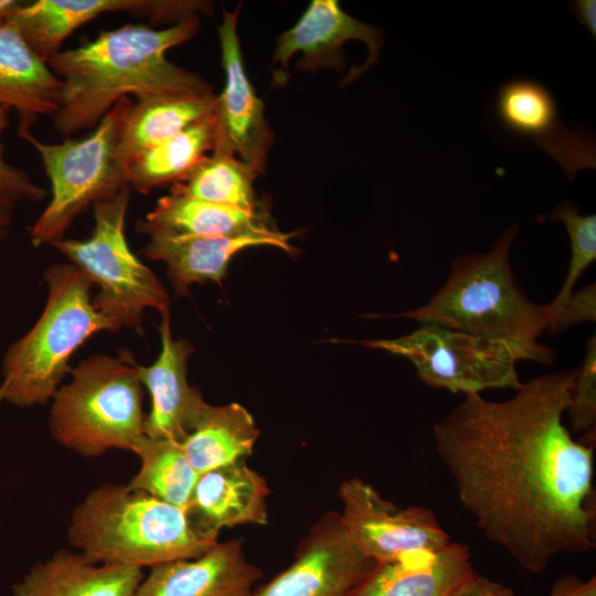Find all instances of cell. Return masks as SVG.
Here are the masks:
<instances>
[{
  "label": "cell",
  "instance_id": "cell-1",
  "mask_svg": "<svg viewBox=\"0 0 596 596\" xmlns=\"http://www.w3.org/2000/svg\"><path fill=\"white\" fill-rule=\"evenodd\" d=\"M576 373L535 376L504 401L465 395L433 427L477 528L533 574L596 544L594 448L563 423Z\"/></svg>",
  "mask_w": 596,
  "mask_h": 596
},
{
  "label": "cell",
  "instance_id": "cell-2",
  "mask_svg": "<svg viewBox=\"0 0 596 596\" xmlns=\"http://www.w3.org/2000/svg\"><path fill=\"white\" fill-rule=\"evenodd\" d=\"M198 14L164 29L125 24L85 44L60 51L46 62L62 81L54 127L63 136L95 128L121 98L166 95L213 96L198 73L171 63L166 53L196 35Z\"/></svg>",
  "mask_w": 596,
  "mask_h": 596
},
{
  "label": "cell",
  "instance_id": "cell-3",
  "mask_svg": "<svg viewBox=\"0 0 596 596\" xmlns=\"http://www.w3.org/2000/svg\"><path fill=\"white\" fill-rule=\"evenodd\" d=\"M517 234L518 226L511 225L490 252L454 259L446 281L429 301L398 317L505 342L525 361L553 363L555 352L539 342L550 329L552 311L524 294L509 262Z\"/></svg>",
  "mask_w": 596,
  "mask_h": 596
},
{
  "label": "cell",
  "instance_id": "cell-4",
  "mask_svg": "<svg viewBox=\"0 0 596 596\" xmlns=\"http://www.w3.org/2000/svg\"><path fill=\"white\" fill-rule=\"evenodd\" d=\"M78 553L98 564L153 567L193 558L213 546L184 509L128 485L105 483L73 511L67 531Z\"/></svg>",
  "mask_w": 596,
  "mask_h": 596
},
{
  "label": "cell",
  "instance_id": "cell-5",
  "mask_svg": "<svg viewBox=\"0 0 596 596\" xmlns=\"http://www.w3.org/2000/svg\"><path fill=\"white\" fill-rule=\"evenodd\" d=\"M44 278L47 298L41 316L3 358V401L19 407L52 401L75 351L98 332L120 330L95 308L93 284L75 265L53 264Z\"/></svg>",
  "mask_w": 596,
  "mask_h": 596
},
{
  "label": "cell",
  "instance_id": "cell-6",
  "mask_svg": "<svg viewBox=\"0 0 596 596\" xmlns=\"http://www.w3.org/2000/svg\"><path fill=\"white\" fill-rule=\"evenodd\" d=\"M127 350L95 354L71 370L52 398L49 428L64 448L84 457L131 451L145 436L143 389Z\"/></svg>",
  "mask_w": 596,
  "mask_h": 596
},
{
  "label": "cell",
  "instance_id": "cell-7",
  "mask_svg": "<svg viewBox=\"0 0 596 596\" xmlns=\"http://www.w3.org/2000/svg\"><path fill=\"white\" fill-rule=\"evenodd\" d=\"M132 100L121 97L85 137L58 143L39 140L30 128L19 136L39 153L51 183V200L29 228L33 246L52 245L89 205L128 185L117 146Z\"/></svg>",
  "mask_w": 596,
  "mask_h": 596
},
{
  "label": "cell",
  "instance_id": "cell-8",
  "mask_svg": "<svg viewBox=\"0 0 596 596\" xmlns=\"http://www.w3.org/2000/svg\"><path fill=\"white\" fill-rule=\"evenodd\" d=\"M130 187L97 200L94 228L87 240L62 238L52 244L98 287L93 305L119 329L142 333L148 308L169 310L170 297L155 273L131 252L125 235Z\"/></svg>",
  "mask_w": 596,
  "mask_h": 596
},
{
  "label": "cell",
  "instance_id": "cell-9",
  "mask_svg": "<svg viewBox=\"0 0 596 596\" xmlns=\"http://www.w3.org/2000/svg\"><path fill=\"white\" fill-rule=\"evenodd\" d=\"M364 345L406 358L423 383L454 394H480L490 389L518 390L517 363L523 355L512 345L422 323L395 339L365 340Z\"/></svg>",
  "mask_w": 596,
  "mask_h": 596
},
{
  "label": "cell",
  "instance_id": "cell-10",
  "mask_svg": "<svg viewBox=\"0 0 596 596\" xmlns=\"http://www.w3.org/2000/svg\"><path fill=\"white\" fill-rule=\"evenodd\" d=\"M339 497L344 530L358 549L376 563L413 552L437 551L453 542L433 510L398 507L361 478L344 480Z\"/></svg>",
  "mask_w": 596,
  "mask_h": 596
},
{
  "label": "cell",
  "instance_id": "cell-11",
  "mask_svg": "<svg viewBox=\"0 0 596 596\" xmlns=\"http://www.w3.org/2000/svg\"><path fill=\"white\" fill-rule=\"evenodd\" d=\"M375 565L331 511L311 526L295 561L248 596H349Z\"/></svg>",
  "mask_w": 596,
  "mask_h": 596
},
{
  "label": "cell",
  "instance_id": "cell-12",
  "mask_svg": "<svg viewBox=\"0 0 596 596\" xmlns=\"http://www.w3.org/2000/svg\"><path fill=\"white\" fill-rule=\"evenodd\" d=\"M240 9L241 4L232 12L224 11L217 26L225 85L216 95L213 151L234 156L259 175L265 172L274 134L265 117L264 103L245 71L237 34Z\"/></svg>",
  "mask_w": 596,
  "mask_h": 596
},
{
  "label": "cell",
  "instance_id": "cell-13",
  "mask_svg": "<svg viewBox=\"0 0 596 596\" xmlns=\"http://www.w3.org/2000/svg\"><path fill=\"white\" fill-rule=\"evenodd\" d=\"M351 40L364 42L369 56L360 67L349 72L344 84L355 79L379 60L382 32L375 25L349 15L337 0H312L296 24L276 40L273 85L280 87L287 83L288 63L298 52L302 54L297 63L299 70H341L345 65L342 47Z\"/></svg>",
  "mask_w": 596,
  "mask_h": 596
},
{
  "label": "cell",
  "instance_id": "cell-14",
  "mask_svg": "<svg viewBox=\"0 0 596 596\" xmlns=\"http://www.w3.org/2000/svg\"><path fill=\"white\" fill-rule=\"evenodd\" d=\"M202 10L200 1L177 0H38L22 4L10 23L44 62L60 52L64 40L105 12H128L155 22L178 23Z\"/></svg>",
  "mask_w": 596,
  "mask_h": 596
},
{
  "label": "cell",
  "instance_id": "cell-15",
  "mask_svg": "<svg viewBox=\"0 0 596 596\" xmlns=\"http://www.w3.org/2000/svg\"><path fill=\"white\" fill-rule=\"evenodd\" d=\"M161 350L149 366L138 364V374L150 395V411L146 414L145 436L181 444L195 427L207 403L187 379L191 343L174 339L169 310L161 312L159 324Z\"/></svg>",
  "mask_w": 596,
  "mask_h": 596
},
{
  "label": "cell",
  "instance_id": "cell-16",
  "mask_svg": "<svg viewBox=\"0 0 596 596\" xmlns=\"http://www.w3.org/2000/svg\"><path fill=\"white\" fill-rule=\"evenodd\" d=\"M262 578L242 540L217 542L193 558L150 568L132 596H248Z\"/></svg>",
  "mask_w": 596,
  "mask_h": 596
},
{
  "label": "cell",
  "instance_id": "cell-17",
  "mask_svg": "<svg viewBox=\"0 0 596 596\" xmlns=\"http://www.w3.org/2000/svg\"><path fill=\"white\" fill-rule=\"evenodd\" d=\"M268 494L265 478L243 459L199 475L184 511L199 533L219 541L224 528L265 525Z\"/></svg>",
  "mask_w": 596,
  "mask_h": 596
},
{
  "label": "cell",
  "instance_id": "cell-18",
  "mask_svg": "<svg viewBox=\"0 0 596 596\" xmlns=\"http://www.w3.org/2000/svg\"><path fill=\"white\" fill-rule=\"evenodd\" d=\"M473 573L469 546L453 541L376 563L349 596H450Z\"/></svg>",
  "mask_w": 596,
  "mask_h": 596
},
{
  "label": "cell",
  "instance_id": "cell-19",
  "mask_svg": "<svg viewBox=\"0 0 596 596\" xmlns=\"http://www.w3.org/2000/svg\"><path fill=\"white\" fill-rule=\"evenodd\" d=\"M291 233L238 236H160L149 237L142 254L167 265L168 277L179 295L192 284L207 280L220 283L230 262L238 252L256 246H273L295 254Z\"/></svg>",
  "mask_w": 596,
  "mask_h": 596
},
{
  "label": "cell",
  "instance_id": "cell-20",
  "mask_svg": "<svg viewBox=\"0 0 596 596\" xmlns=\"http://www.w3.org/2000/svg\"><path fill=\"white\" fill-rule=\"evenodd\" d=\"M143 576L138 567L98 564L60 550L35 564L12 589L14 596H132Z\"/></svg>",
  "mask_w": 596,
  "mask_h": 596
},
{
  "label": "cell",
  "instance_id": "cell-21",
  "mask_svg": "<svg viewBox=\"0 0 596 596\" xmlns=\"http://www.w3.org/2000/svg\"><path fill=\"white\" fill-rule=\"evenodd\" d=\"M137 231L150 236L275 235L265 209L247 211L170 193L160 198Z\"/></svg>",
  "mask_w": 596,
  "mask_h": 596
},
{
  "label": "cell",
  "instance_id": "cell-22",
  "mask_svg": "<svg viewBox=\"0 0 596 596\" xmlns=\"http://www.w3.org/2000/svg\"><path fill=\"white\" fill-rule=\"evenodd\" d=\"M62 81L10 23H0V103L17 110L19 127L30 128L60 106Z\"/></svg>",
  "mask_w": 596,
  "mask_h": 596
},
{
  "label": "cell",
  "instance_id": "cell-23",
  "mask_svg": "<svg viewBox=\"0 0 596 596\" xmlns=\"http://www.w3.org/2000/svg\"><path fill=\"white\" fill-rule=\"evenodd\" d=\"M216 95H166L132 102L117 146V158L127 164L142 151L180 134L214 114Z\"/></svg>",
  "mask_w": 596,
  "mask_h": 596
},
{
  "label": "cell",
  "instance_id": "cell-24",
  "mask_svg": "<svg viewBox=\"0 0 596 596\" xmlns=\"http://www.w3.org/2000/svg\"><path fill=\"white\" fill-rule=\"evenodd\" d=\"M259 436L252 414L238 403L207 404L195 427L181 443L184 455L201 475L247 459Z\"/></svg>",
  "mask_w": 596,
  "mask_h": 596
},
{
  "label": "cell",
  "instance_id": "cell-25",
  "mask_svg": "<svg viewBox=\"0 0 596 596\" xmlns=\"http://www.w3.org/2000/svg\"><path fill=\"white\" fill-rule=\"evenodd\" d=\"M214 145L215 117L212 114L134 158L126 167L127 183L148 193L153 188L181 182L213 151Z\"/></svg>",
  "mask_w": 596,
  "mask_h": 596
},
{
  "label": "cell",
  "instance_id": "cell-26",
  "mask_svg": "<svg viewBox=\"0 0 596 596\" xmlns=\"http://www.w3.org/2000/svg\"><path fill=\"white\" fill-rule=\"evenodd\" d=\"M496 115L511 135L531 138L550 151L561 132L557 103L541 83L517 78L501 85L496 95Z\"/></svg>",
  "mask_w": 596,
  "mask_h": 596
},
{
  "label": "cell",
  "instance_id": "cell-27",
  "mask_svg": "<svg viewBox=\"0 0 596 596\" xmlns=\"http://www.w3.org/2000/svg\"><path fill=\"white\" fill-rule=\"evenodd\" d=\"M256 173L232 155L212 151L171 192L235 209L258 211L264 205L256 196Z\"/></svg>",
  "mask_w": 596,
  "mask_h": 596
},
{
  "label": "cell",
  "instance_id": "cell-28",
  "mask_svg": "<svg viewBox=\"0 0 596 596\" xmlns=\"http://www.w3.org/2000/svg\"><path fill=\"white\" fill-rule=\"evenodd\" d=\"M131 451L139 457L140 468L127 485L185 509L199 473L189 462L181 444L143 436Z\"/></svg>",
  "mask_w": 596,
  "mask_h": 596
},
{
  "label": "cell",
  "instance_id": "cell-29",
  "mask_svg": "<svg viewBox=\"0 0 596 596\" xmlns=\"http://www.w3.org/2000/svg\"><path fill=\"white\" fill-rule=\"evenodd\" d=\"M550 219L564 224L571 242L567 275L557 295L547 304L553 322L562 305L574 291L581 275L596 259V214L582 215L574 203L565 200L552 211Z\"/></svg>",
  "mask_w": 596,
  "mask_h": 596
},
{
  "label": "cell",
  "instance_id": "cell-30",
  "mask_svg": "<svg viewBox=\"0 0 596 596\" xmlns=\"http://www.w3.org/2000/svg\"><path fill=\"white\" fill-rule=\"evenodd\" d=\"M574 433L595 432L596 425V336L586 341L583 362L574 380L566 409Z\"/></svg>",
  "mask_w": 596,
  "mask_h": 596
},
{
  "label": "cell",
  "instance_id": "cell-31",
  "mask_svg": "<svg viewBox=\"0 0 596 596\" xmlns=\"http://www.w3.org/2000/svg\"><path fill=\"white\" fill-rule=\"evenodd\" d=\"M45 189L21 168L0 159V243L7 237L17 209L44 199Z\"/></svg>",
  "mask_w": 596,
  "mask_h": 596
},
{
  "label": "cell",
  "instance_id": "cell-32",
  "mask_svg": "<svg viewBox=\"0 0 596 596\" xmlns=\"http://www.w3.org/2000/svg\"><path fill=\"white\" fill-rule=\"evenodd\" d=\"M596 320L595 284L573 291L556 313L549 332L558 333L572 326Z\"/></svg>",
  "mask_w": 596,
  "mask_h": 596
},
{
  "label": "cell",
  "instance_id": "cell-33",
  "mask_svg": "<svg viewBox=\"0 0 596 596\" xmlns=\"http://www.w3.org/2000/svg\"><path fill=\"white\" fill-rule=\"evenodd\" d=\"M450 596H517L514 592L476 572Z\"/></svg>",
  "mask_w": 596,
  "mask_h": 596
},
{
  "label": "cell",
  "instance_id": "cell-34",
  "mask_svg": "<svg viewBox=\"0 0 596 596\" xmlns=\"http://www.w3.org/2000/svg\"><path fill=\"white\" fill-rule=\"evenodd\" d=\"M549 596H596V577L582 579L573 574L563 575L554 582Z\"/></svg>",
  "mask_w": 596,
  "mask_h": 596
},
{
  "label": "cell",
  "instance_id": "cell-35",
  "mask_svg": "<svg viewBox=\"0 0 596 596\" xmlns=\"http://www.w3.org/2000/svg\"><path fill=\"white\" fill-rule=\"evenodd\" d=\"M571 8L578 22L596 38V1L595 0H575Z\"/></svg>",
  "mask_w": 596,
  "mask_h": 596
},
{
  "label": "cell",
  "instance_id": "cell-36",
  "mask_svg": "<svg viewBox=\"0 0 596 596\" xmlns=\"http://www.w3.org/2000/svg\"><path fill=\"white\" fill-rule=\"evenodd\" d=\"M22 4L23 2L17 0H0V23L9 22Z\"/></svg>",
  "mask_w": 596,
  "mask_h": 596
},
{
  "label": "cell",
  "instance_id": "cell-37",
  "mask_svg": "<svg viewBox=\"0 0 596 596\" xmlns=\"http://www.w3.org/2000/svg\"><path fill=\"white\" fill-rule=\"evenodd\" d=\"M9 110L10 108L0 103V136L2 134V131L8 127V124H9ZM3 152H4V147L2 145V142L0 141V159H4L3 158Z\"/></svg>",
  "mask_w": 596,
  "mask_h": 596
},
{
  "label": "cell",
  "instance_id": "cell-38",
  "mask_svg": "<svg viewBox=\"0 0 596 596\" xmlns=\"http://www.w3.org/2000/svg\"><path fill=\"white\" fill-rule=\"evenodd\" d=\"M3 401V392L2 390L0 389V402Z\"/></svg>",
  "mask_w": 596,
  "mask_h": 596
}]
</instances>
